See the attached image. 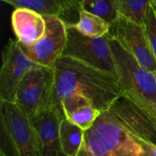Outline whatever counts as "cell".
Returning <instances> with one entry per match:
<instances>
[{"label": "cell", "instance_id": "8fae6325", "mask_svg": "<svg viewBox=\"0 0 156 156\" xmlns=\"http://www.w3.org/2000/svg\"><path fill=\"white\" fill-rule=\"evenodd\" d=\"M62 120L53 106L31 119L43 156H66L62 152L59 135Z\"/></svg>", "mask_w": 156, "mask_h": 156}, {"label": "cell", "instance_id": "9c48e42d", "mask_svg": "<svg viewBox=\"0 0 156 156\" xmlns=\"http://www.w3.org/2000/svg\"><path fill=\"white\" fill-rule=\"evenodd\" d=\"M110 36L117 40L145 69L156 73V60L143 25L119 15L110 27Z\"/></svg>", "mask_w": 156, "mask_h": 156}, {"label": "cell", "instance_id": "7c38bea8", "mask_svg": "<svg viewBox=\"0 0 156 156\" xmlns=\"http://www.w3.org/2000/svg\"><path fill=\"white\" fill-rule=\"evenodd\" d=\"M11 22L16 40L22 45L34 44L45 33L44 17L30 9H15L12 14Z\"/></svg>", "mask_w": 156, "mask_h": 156}, {"label": "cell", "instance_id": "9a60e30c", "mask_svg": "<svg viewBox=\"0 0 156 156\" xmlns=\"http://www.w3.org/2000/svg\"><path fill=\"white\" fill-rule=\"evenodd\" d=\"M71 25L85 36L94 38L107 35L111 27L105 20L83 9L79 12V21Z\"/></svg>", "mask_w": 156, "mask_h": 156}, {"label": "cell", "instance_id": "5bb4252c", "mask_svg": "<svg viewBox=\"0 0 156 156\" xmlns=\"http://www.w3.org/2000/svg\"><path fill=\"white\" fill-rule=\"evenodd\" d=\"M85 132L66 118L61 120L59 135L62 152L66 156H78L84 141Z\"/></svg>", "mask_w": 156, "mask_h": 156}, {"label": "cell", "instance_id": "52a82bcc", "mask_svg": "<svg viewBox=\"0 0 156 156\" xmlns=\"http://www.w3.org/2000/svg\"><path fill=\"white\" fill-rule=\"evenodd\" d=\"M46 30L44 36L31 45H22L26 56L35 64L54 69L62 56L67 41V25L56 16H44Z\"/></svg>", "mask_w": 156, "mask_h": 156}, {"label": "cell", "instance_id": "e0dca14e", "mask_svg": "<svg viewBox=\"0 0 156 156\" xmlns=\"http://www.w3.org/2000/svg\"><path fill=\"white\" fill-rule=\"evenodd\" d=\"M82 9L100 17L110 26L118 18L114 0H82Z\"/></svg>", "mask_w": 156, "mask_h": 156}, {"label": "cell", "instance_id": "2e32d148", "mask_svg": "<svg viewBox=\"0 0 156 156\" xmlns=\"http://www.w3.org/2000/svg\"><path fill=\"white\" fill-rule=\"evenodd\" d=\"M118 15L136 24L143 25V21L150 0H114Z\"/></svg>", "mask_w": 156, "mask_h": 156}, {"label": "cell", "instance_id": "277c9868", "mask_svg": "<svg viewBox=\"0 0 156 156\" xmlns=\"http://www.w3.org/2000/svg\"><path fill=\"white\" fill-rule=\"evenodd\" d=\"M0 156H43L33 123L12 102L0 101Z\"/></svg>", "mask_w": 156, "mask_h": 156}, {"label": "cell", "instance_id": "ffe728a7", "mask_svg": "<svg viewBox=\"0 0 156 156\" xmlns=\"http://www.w3.org/2000/svg\"><path fill=\"white\" fill-rule=\"evenodd\" d=\"M150 2L152 3V5H154L156 6V0H150Z\"/></svg>", "mask_w": 156, "mask_h": 156}, {"label": "cell", "instance_id": "8992f818", "mask_svg": "<svg viewBox=\"0 0 156 156\" xmlns=\"http://www.w3.org/2000/svg\"><path fill=\"white\" fill-rule=\"evenodd\" d=\"M62 56L74 58L117 76L109 33L101 37H89L73 25H67V41Z\"/></svg>", "mask_w": 156, "mask_h": 156}, {"label": "cell", "instance_id": "7a4b0ae2", "mask_svg": "<svg viewBox=\"0 0 156 156\" xmlns=\"http://www.w3.org/2000/svg\"><path fill=\"white\" fill-rule=\"evenodd\" d=\"M54 73L53 107L57 111L61 102L73 96L85 98L101 112L123 96L116 75L74 58L61 56L55 65Z\"/></svg>", "mask_w": 156, "mask_h": 156}, {"label": "cell", "instance_id": "30bf717a", "mask_svg": "<svg viewBox=\"0 0 156 156\" xmlns=\"http://www.w3.org/2000/svg\"><path fill=\"white\" fill-rule=\"evenodd\" d=\"M15 9H30L43 16H56L66 25L75 24L82 10V0H1Z\"/></svg>", "mask_w": 156, "mask_h": 156}, {"label": "cell", "instance_id": "4fadbf2b", "mask_svg": "<svg viewBox=\"0 0 156 156\" xmlns=\"http://www.w3.org/2000/svg\"><path fill=\"white\" fill-rule=\"evenodd\" d=\"M58 112L62 119L66 118L84 131L88 130L101 114L89 100L81 96H73L62 101Z\"/></svg>", "mask_w": 156, "mask_h": 156}, {"label": "cell", "instance_id": "ba28073f", "mask_svg": "<svg viewBox=\"0 0 156 156\" xmlns=\"http://www.w3.org/2000/svg\"><path fill=\"white\" fill-rule=\"evenodd\" d=\"M37 66L26 56L16 39H9L2 51L0 69V101L14 103L21 81L27 72Z\"/></svg>", "mask_w": 156, "mask_h": 156}, {"label": "cell", "instance_id": "6da1fadb", "mask_svg": "<svg viewBox=\"0 0 156 156\" xmlns=\"http://www.w3.org/2000/svg\"><path fill=\"white\" fill-rule=\"evenodd\" d=\"M150 141L156 143V123L121 96L85 131L78 156H149Z\"/></svg>", "mask_w": 156, "mask_h": 156}, {"label": "cell", "instance_id": "3957f363", "mask_svg": "<svg viewBox=\"0 0 156 156\" xmlns=\"http://www.w3.org/2000/svg\"><path fill=\"white\" fill-rule=\"evenodd\" d=\"M110 35V34H109ZM111 37V36H110ZM111 46L123 96L156 123V79L124 47L111 37Z\"/></svg>", "mask_w": 156, "mask_h": 156}, {"label": "cell", "instance_id": "44dd1931", "mask_svg": "<svg viewBox=\"0 0 156 156\" xmlns=\"http://www.w3.org/2000/svg\"><path fill=\"white\" fill-rule=\"evenodd\" d=\"M150 3H151V2H150ZM151 4H152V3H151ZM152 5L153 6L154 9H155V13H156V6H155V5H152Z\"/></svg>", "mask_w": 156, "mask_h": 156}, {"label": "cell", "instance_id": "d6986e66", "mask_svg": "<svg viewBox=\"0 0 156 156\" xmlns=\"http://www.w3.org/2000/svg\"><path fill=\"white\" fill-rule=\"evenodd\" d=\"M148 155L149 156H156V143L153 142H149L146 145Z\"/></svg>", "mask_w": 156, "mask_h": 156}, {"label": "cell", "instance_id": "7402d4cb", "mask_svg": "<svg viewBox=\"0 0 156 156\" xmlns=\"http://www.w3.org/2000/svg\"><path fill=\"white\" fill-rule=\"evenodd\" d=\"M155 79H156V73H155Z\"/></svg>", "mask_w": 156, "mask_h": 156}, {"label": "cell", "instance_id": "ac0fdd59", "mask_svg": "<svg viewBox=\"0 0 156 156\" xmlns=\"http://www.w3.org/2000/svg\"><path fill=\"white\" fill-rule=\"evenodd\" d=\"M143 26L147 34L151 50L156 60V13L151 3L145 15Z\"/></svg>", "mask_w": 156, "mask_h": 156}, {"label": "cell", "instance_id": "5b68a950", "mask_svg": "<svg viewBox=\"0 0 156 156\" xmlns=\"http://www.w3.org/2000/svg\"><path fill=\"white\" fill-rule=\"evenodd\" d=\"M54 87V69L37 66L21 81L14 104L31 120L53 106Z\"/></svg>", "mask_w": 156, "mask_h": 156}]
</instances>
